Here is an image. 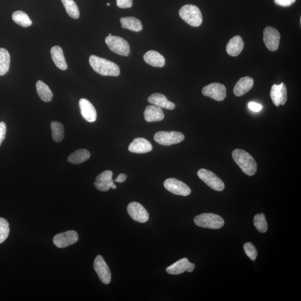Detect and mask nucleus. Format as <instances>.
Returning a JSON list of instances; mask_svg holds the SVG:
<instances>
[{"label":"nucleus","instance_id":"6ab92c4d","mask_svg":"<svg viewBox=\"0 0 301 301\" xmlns=\"http://www.w3.org/2000/svg\"><path fill=\"white\" fill-rule=\"evenodd\" d=\"M253 84L254 80L251 77H243L235 84L234 88V95L237 97L245 95L253 87Z\"/></svg>","mask_w":301,"mask_h":301},{"label":"nucleus","instance_id":"dca6fc26","mask_svg":"<svg viewBox=\"0 0 301 301\" xmlns=\"http://www.w3.org/2000/svg\"><path fill=\"white\" fill-rule=\"evenodd\" d=\"M81 114L84 120L89 123H94L97 120V113L93 105L88 100L82 99L79 100Z\"/></svg>","mask_w":301,"mask_h":301},{"label":"nucleus","instance_id":"4c0bfd02","mask_svg":"<svg viewBox=\"0 0 301 301\" xmlns=\"http://www.w3.org/2000/svg\"><path fill=\"white\" fill-rule=\"evenodd\" d=\"M248 107H249L250 109L252 111L256 112L261 111L263 108L261 104L253 102V101L250 102L249 104H248Z\"/></svg>","mask_w":301,"mask_h":301},{"label":"nucleus","instance_id":"2f4dec72","mask_svg":"<svg viewBox=\"0 0 301 301\" xmlns=\"http://www.w3.org/2000/svg\"><path fill=\"white\" fill-rule=\"evenodd\" d=\"M254 225L260 233H265L268 230V224L265 215L258 214L254 218Z\"/></svg>","mask_w":301,"mask_h":301},{"label":"nucleus","instance_id":"1a4fd4ad","mask_svg":"<svg viewBox=\"0 0 301 301\" xmlns=\"http://www.w3.org/2000/svg\"><path fill=\"white\" fill-rule=\"evenodd\" d=\"M203 95L211 98L217 101H223L226 97V89L225 85L218 83H211L202 89Z\"/></svg>","mask_w":301,"mask_h":301},{"label":"nucleus","instance_id":"2eb2a0df","mask_svg":"<svg viewBox=\"0 0 301 301\" xmlns=\"http://www.w3.org/2000/svg\"><path fill=\"white\" fill-rule=\"evenodd\" d=\"M271 99L276 107L284 105L287 100V91L286 85L283 83L272 85L270 92Z\"/></svg>","mask_w":301,"mask_h":301},{"label":"nucleus","instance_id":"f257e3e1","mask_svg":"<svg viewBox=\"0 0 301 301\" xmlns=\"http://www.w3.org/2000/svg\"><path fill=\"white\" fill-rule=\"evenodd\" d=\"M89 63L96 73L101 75L117 76L120 75V69L116 63L96 55L89 57Z\"/></svg>","mask_w":301,"mask_h":301},{"label":"nucleus","instance_id":"20e7f679","mask_svg":"<svg viewBox=\"0 0 301 301\" xmlns=\"http://www.w3.org/2000/svg\"><path fill=\"white\" fill-rule=\"evenodd\" d=\"M194 223L198 226L211 229H221L225 225V221L219 215L213 213H204L194 218Z\"/></svg>","mask_w":301,"mask_h":301},{"label":"nucleus","instance_id":"e433bc0d","mask_svg":"<svg viewBox=\"0 0 301 301\" xmlns=\"http://www.w3.org/2000/svg\"><path fill=\"white\" fill-rule=\"evenodd\" d=\"M296 0H275V3L276 5L281 6L283 7H288L294 3Z\"/></svg>","mask_w":301,"mask_h":301},{"label":"nucleus","instance_id":"ea45409f","mask_svg":"<svg viewBox=\"0 0 301 301\" xmlns=\"http://www.w3.org/2000/svg\"><path fill=\"white\" fill-rule=\"evenodd\" d=\"M195 264L192 263H189V266L188 267V269H187L186 271L190 273V272H192L195 269Z\"/></svg>","mask_w":301,"mask_h":301},{"label":"nucleus","instance_id":"f8f14e48","mask_svg":"<svg viewBox=\"0 0 301 301\" xmlns=\"http://www.w3.org/2000/svg\"><path fill=\"white\" fill-rule=\"evenodd\" d=\"M78 234L74 230H69L56 234L53 242L57 247L64 248L74 245L78 241Z\"/></svg>","mask_w":301,"mask_h":301},{"label":"nucleus","instance_id":"0eeeda50","mask_svg":"<svg viewBox=\"0 0 301 301\" xmlns=\"http://www.w3.org/2000/svg\"><path fill=\"white\" fill-rule=\"evenodd\" d=\"M185 136L181 132L176 131H160L156 133L154 140L158 144L163 146H171L180 143Z\"/></svg>","mask_w":301,"mask_h":301},{"label":"nucleus","instance_id":"79ce46f5","mask_svg":"<svg viewBox=\"0 0 301 301\" xmlns=\"http://www.w3.org/2000/svg\"><path fill=\"white\" fill-rule=\"evenodd\" d=\"M112 34H109L108 36H112Z\"/></svg>","mask_w":301,"mask_h":301},{"label":"nucleus","instance_id":"5701e85b","mask_svg":"<svg viewBox=\"0 0 301 301\" xmlns=\"http://www.w3.org/2000/svg\"><path fill=\"white\" fill-rule=\"evenodd\" d=\"M50 52L52 59L55 66L61 70H67L68 66L62 48L59 46H54L51 48Z\"/></svg>","mask_w":301,"mask_h":301},{"label":"nucleus","instance_id":"72a5a7b5","mask_svg":"<svg viewBox=\"0 0 301 301\" xmlns=\"http://www.w3.org/2000/svg\"><path fill=\"white\" fill-rule=\"evenodd\" d=\"M244 250L245 253L252 260H255L257 258L258 253L255 246L251 242H248L244 246Z\"/></svg>","mask_w":301,"mask_h":301},{"label":"nucleus","instance_id":"39448f33","mask_svg":"<svg viewBox=\"0 0 301 301\" xmlns=\"http://www.w3.org/2000/svg\"><path fill=\"white\" fill-rule=\"evenodd\" d=\"M109 50L121 56H127L130 53L128 43L123 38L117 36H108L105 39Z\"/></svg>","mask_w":301,"mask_h":301},{"label":"nucleus","instance_id":"6e6552de","mask_svg":"<svg viewBox=\"0 0 301 301\" xmlns=\"http://www.w3.org/2000/svg\"><path fill=\"white\" fill-rule=\"evenodd\" d=\"M164 185L169 192L180 196H188L192 192L188 185L176 178H168L165 181Z\"/></svg>","mask_w":301,"mask_h":301},{"label":"nucleus","instance_id":"393cba45","mask_svg":"<svg viewBox=\"0 0 301 301\" xmlns=\"http://www.w3.org/2000/svg\"><path fill=\"white\" fill-rule=\"evenodd\" d=\"M122 27L134 32H140L143 28L139 19L134 17L122 18L120 19Z\"/></svg>","mask_w":301,"mask_h":301},{"label":"nucleus","instance_id":"7ed1b4c3","mask_svg":"<svg viewBox=\"0 0 301 301\" xmlns=\"http://www.w3.org/2000/svg\"><path fill=\"white\" fill-rule=\"evenodd\" d=\"M179 15L183 20L191 26L198 27L201 25L202 14L196 6L186 5L182 6L179 11Z\"/></svg>","mask_w":301,"mask_h":301},{"label":"nucleus","instance_id":"b1692460","mask_svg":"<svg viewBox=\"0 0 301 301\" xmlns=\"http://www.w3.org/2000/svg\"><path fill=\"white\" fill-rule=\"evenodd\" d=\"M189 263V260L186 258L181 259L167 268L166 272L173 275L182 274L188 269Z\"/></svg>","mask_w":301,"mask_h":301},{"label":"nucleus","instance_id":"423d86ee","mask_svg":"<svg viewBox=\"0 0 301 301\" xmlns=\"http://www.w3.org/2000/svg\"><path fill=\"white\" fill-rule=\"evenodd\" d=\"M198 176L207 186L214 190L222 192L225 189L223 181L211 171L201 169L198 171Z\"/></svg>","mask_w":301,"mask_h":301},{"label":"nucleus","instance_id":"4be33fe9","mask_svg":"<svg viewBox=\"0 0 301 301\" xmlns=\"http://www.w3.org/2000/svg\"><path fill=\"white\" fill-rule=\"evenodd\" d=\"M244 48V42L240 36H235L230 40L227 44L226 51L230 56H237L243 50Z\"/></svg>","mask_w":301,"mask_h":301},{"label":"nucleus","instance_id":"412c9836","mask_svg":"<svg viewBox=\"0 0 301 301\" xmlns=\"http://www.w3.org/2000/svg\"><path fill=\"white\" fill-rule=\"evenodd\" d=\"M144 59L146 63L154 67H163L165 64V59L159 52L150 50L144 55Z\"/></svg>","mask_w":301,"mask_h":301},{"label":"nucleus","instance_id":"c85d7f7f","mask_svg":"<svg viewBox=\"0 0 301 301\" xmlns=\"http://www.w3.org/2000/svg\"><path fill=\"white\" fill-rule=\"evenodd\" d=\"M14 22L20 26L27 27L32 25V22L28 16L22 11H16L12 15Z\"/></svg>","mask_w":301,"mask_h":301},{"label":"nucleus","instance_id":"4468645a","mask_svg":"<svg viewBox=\"0 0 301 301\" xmlns=\"http://www.w3.org/2000/svg\"><path fill=\"white\" fill-rule=\"evenodd\" d=\"M113 173L106 170L101 173L96 178L95 186L101 192H107L110 189H116L117 187L112 179Z\"/></svg>","mask_w":301,"mask_h":301},{"label":"nucleus","instance_id":"c9c22d12","mask_svg":"<svg viewBox=\"0 0 301 301\" xmlns=\"http://www.w3.org/2000/svg\"><path fill=\"white\" fill-rule=\"evenodd\" d=\"M6 125L4 122L0 123V146H1L4 140H5L6 134Z\"/></svg>","mask_w":301,"mask_h":301},{"label":"nucleus","instance_id":"9b49d317","mask_svg":"<svg viewBox=\"0 0 301 301\" xmlns=\"http://www.w3.org/2000/svg\"><path fill=\"white\" fill-rule=\"evenodd\" d=\"M94 269L101 282L105 284H108L111 282V271L101 255H98L96 258L94 262Z\"/></svg>","mask_w":301,"mask_h":301},{"label":"nucleus","instance_id":"f3484780","mask_svg":"<svg viewBox=\"0 0 301 301\" xmlns=\"http://www.w3.org/2000/svg\"><path fill=\"white\" fill-rule=\"evenodd\" d=\"M152 146L150 142L144 138H137L128 146L130 152L137 153H145L151 151Z\"/></svg>","mask_w":301,"mask_h":301},{"label":"nucleus","instance_id":"cd10ccee","mask_svg":"<svg viewBox=\"0 0 301 301\" xmlns=\"http://www.w3.org/2000/svg\"><path fill=\"white\" fill-rule=\"evenodd\" d=\"M10 66V55L5 49L0 48V76L6 74Z\"/></svg>","mask_w":301,"mask_h":301},{"label":"nucleus","instance_id":"a19ab883","mask_svg":"<svg viewBox=\"0 0 301 301\" xmlns=\"http://www.w3.org/2000/svg\"><path fill=\"white\" fill-rule=\"evenodd\" d=\"M107 5L108 6H109V5H110V3H107Z\"/></svg>","mask_w":301,"mask_h":301},{"label":"nucleus","instance_id":"f03ea898","mask_svg":"<svg viewBox=\"0 0 301 301\" xmlns=\"http://www.w3.org/2000/svg\"><path fill=\"white\" fill-rule=\"evenodd\" d=\"M232 157L243 172L249 176H254L257 171V162L254 158L246 150L235 149L232 152Z\"/></svg>","mask_w":301,"mask_h":301},{"label":"nucleus","instance_id":"c756f323","mask_svg":"<svg viewBox=\"0 0 301 301\" xmlns=\"http://www.w3.org/2000/svg\"><path fill=\"white\" fill-rule=\"evenodd\" d=\"M66 8L67 14L71 18L78 19L79 18V10L74 0H61Z\"/></svg>","mask_w":301,"mask_h":301},{"label":"nucleus","instance_id":"aec40b11","mask_svg":"<svg viewBox=\"0 0 301 301\" xmlns=\"http://www.w3.org/2000/svg\"><path fill=\"white\" fill-rule=\"evenodd\" d=\"M144 117L146 121L149 123H153V122L163 120L165 115L161 108L151 105L146 107L144 112Z\"/></svg>","mask_w":301,"mask_h":301},{"label":"nucleus","instance_id":"a211bd4d","mask_svg":"<svg viewBox=\"0 0 301 301\" xmlns=\"http://www.w3.org/2000/svg\"><path fill=\"white\" fill-rule=\"evenodd\" d=\"M149 102L161 108L173 110L176 104L169 101L164 95L160 93H154L148 98Z\"/></svg>","mask_w":301,"mask_h":301},{"label":"nucleus","instance_id":"f704fd0d","mask_svg":"<svg viewBox=\"0 0 301 301\" xmlns=\"http://www.w3.org/2000/svg\"><path fill=\"white\" fill-rule=\"evenodd\" d=\"M117 5L122 9L131 8L133 5V0H116Z\"/></svg>","mask_w":301,"mask_h":301},{"label":"nucleus","instance_id":"7c9ffc66","mask_svg":"<svg viewBox=\"0 0 301 301\" xmlns=\"http://www.w3.org/2000/svg\"><path fill=\"white\" fill-rule=\"evenodd\" d=\"M51 128L54 141L56 142H62L64 137V129L63 125L58 122H52Z\"/></svg>","mask_w":301,"mask_h":301},{"label":"nucleus","instance_id":"ddd939ff","mask_svg":"<svg viewBox=\"0 0 301 301\" xmlns=\"http://www.w3.org/2000/svg\"><path fill=\"white\" fill-rule=\"evenodd\" d=\"M129 216L137 222L144 223L148 221L149 214L148 211L140 203L132 202L127 206Z\"/></svg>","mask_w":301,"mask_h":301},{"label":"nucleus","instance_id":"473e14b6","mask_svg":"<svg viewBox=\"0 0 301 301\" xmlns=\"http://www.w3.org/2000/svg\"><path fill=\"white\" fill-rule=\"evenodd\" d=\"M10 233L9 222L5 219L0 218V244L6 241Z\"/></svg>","mask_w":301,"mask_h":301},{"label":"nucleus","instance_id":"9d476101","mask_svg":"<svg viewBox=\"0 0 301 301\" xmlns=\"http://www.w3.org/2000/svg\"><path fill=\"white\" fill-rule=\"evenodd\" d=\"M280 39L278 31L275 28L268 26L263 32V41L268 50L275 51L278 50Z\"/></svg>","mask_w":301,"mask_h":301},{"label":"nucleus","instance_id":"bb28decb","mask_svg":"<svg viewBox=\"0 0 301 301\" xmlns=\"http://www.w3.org/2000/svg\"><path fill=\"white\" fill-rule=\"evenodd\" d=\"M91 157V153L85 149H79L69 155L68 161L72 164H79L86 161Z\"/></svg>","mask_w":301,"mask_h":301},{"label":"nucleus","instance_id":"58836bf2","mask_svg":"<svg viewBox=\"0 0 301 301\" xmlns=\"http://www.w3.org/2000/svg\"><path fill=\"white\" fill-rule=\"evenodd\" d=\"M127 176L125 174H120L119 176L116 178L115 182H124L127 179Z\"/></svg>","mask_w":301,"mask_h":301},{"label":"nucleus","instance_id":"a878e982","mask_svg":"<svg viewBox=\"0 0 301 301\" xmlns=\"http://www.w3.org/2000/svg\"><path fill=\"white\" fill-rule=\"evenodd\" d=\"M36 86L38 94L43 101L45 102H50L52 100L53 95L50 88L43 81L38 80Z\"/></svg>","mask_w":301,"mask_h":301}]
</instances>
